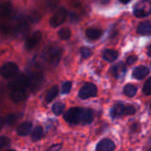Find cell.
<instances>
[{
  "label": "cell",
  "instance_id": "cell-34",
  "mask_svg": "<svg viewBox=\"0 0 151 151\" xmlns=\"http://www.w3.org/2000/svg\"><path fill=\"white\" fill-rule=\"evenodd\" d=\"M69 4H70L71 6H73V7L77 8V7H79V6L81 5V3L79 2V0H71V1L69 2Z\"/></svg>",
  "mask_w": 151,
  "mask_h": 151
},
{
  "label": "cell",
  "instance_id": "cell-9",
  "mask_svg": "<svg viewBox=\"0 0 151 151\" xmlns=\"http://www.w3.org/2000/svg\"><path fill=\"white\" fill-rule=\"evenodd\" d=\"M29 31V24L28 21L26 19L20 20L15 26V33L19 36H24L26 35Z\"/></svg>",
  "mask_w": 151,
  "mask_h": 151
},
{
  "label": "cell",
  "instance_id": "cell-3",
  "mask_svg": "<svg viewBox=\"0 0 151 151\" xmlns=\"http://www.w3.org/2000/svg\"><path fill=\"white\" fill-rule=\"evenodd\" d=\"M19 73L18 65L13 62H6L0 67V75L4 79H12Z\"/></svg>",
  "mask_w": 151,
  "mask_h": 151
},
{
  "label": "cell",
  "instance_id": "cell-19",
  "mask_svg": "<svg viewBox=\"0 0 151 151\" xmlns=\"http://www.w3.org/2000/svg\"><path fill=\"white\" fill-rule=\"evenodd\" d=\"M103 58L106 60V61H109V62H114L117 57H118V53L117 51H116L115 50H111V49H107L103 51Z\"/></svg>",
  "mask_w": 151,
  "mask_h": 151
},
{
  "label": "cell",
  "instance_id": "cell-22",
  "mask_svg": "<svg viewBox=\"0 0 151 151\" xmlns=\"http://www.w3.org/2000/svg\"><path fill=\"white\" fill-rule=\"evenodd\" d=\"M137 93V87L133 84H127L124 88V94L128 97H133Z\"/></svg>",
  "mask_w": 151,
  "mask_h": 151
},
{
  "label": "cell",
  "instance_id": "cell-24",
  "mask_svg": "<svg viewBox=\"0 0 151 151\" xmlns=\"http://www.w3.org/2000/svg\"><path fill=\"white\" fill-rule=\"evenodd\" d=\"M65 109V104L63 103L58 102L53 105V111L55 115H61Z\"/></svg>",
  "mask_w": 151,
  "mask_h": 151
},
{
  "label": "cell",
  "instance_id": "cell-31",
  "mask_svg": "<svg viewBox=\"0 0 151 151\" xmlns=\"http://www.w3.org/2000/svg\"><path fill=\"white\" fill-rule=\"evenodd\" d=\"M136 112V109L132 106V105H128L126 106V109H125V113L126 115H133Z\"/></svg>",
  "mask_w": 151,
  "mask_h": 151
},
{
  "label": "cell",
  "instance_id": "cell-26",
  "mask_svg": "<svg viewBox=\"0 0 151 151\" xmlns=\"http://www.w3.org/2000/svg\"><path fill=\"white\" fill-rule=\"evenodd\" d=\"M12 27L10 26V25H8V24H6V23H2V24H0V32L2 33V34H4V35H8V34H10L11 33V31H12Z\"/></svg>",
  "mask_w": 151,
  "mask_h": 151
},
{
  "label": "cell",
  "instance_id": "cell-28",
  "mask_svg": "<svg viewBox=\"0 0 151 151\" xmlns=\"http://www.w3.org/2000/svg\"><path fill=\"white\" fill-rule=\"evenodd\" d=\"M71 87H72V83L70 81H66L62 84V88H61V92L62 94H69L71 90Z\"/></svg>",
  "mask_w": 151,
  "mask_h": 151
},
{
  "label": "cell",
  "instance_id": "cell-8",
  "mask_svg": "<svg viewBox=\"0 0 151 151\" xmlns=\"http://www.w3.org/2000/svg\"><path fill=\"white\" fill-rule=\"evenodd\" d=\"M42 39V33L39 31H36L35 33H33L26 41V44L25 47L28 50H30L32 49H34L41 41Z\"/></svg>",
  "mask_w": 151,
  "mask_h": 151
},
{
  "label": "cell",
  "instance_id": "cell-23",
  "mask_svg": "<svg viewBox=\"0 0 151 151\" xmlns=\"http://www.w3.org/2000/svg\"><path fill=\"white\" fill-rule=\"evenodd\" d=\"M58 35L61 40H68L71 37V31L68 27H62L59 30Z\"/></svg>",
  "mask_w": 151,
  "mask_h": 151
},
{
  "label": "cell",
  "instance_id": "cell-5",
  "mask_svg": "<svg viewBox=\"0 0 151 151\" xmlns=\"http://www.w3.org/2000/svg\"><path fill=\"white\" fill-rule=\"evenodd\" d=\"M45 57L47 61L50 63V65H56L59 63L61 57V49L57 45L51 46L50 48L47 49Z\"/></svg>",
  "mask_w": 151,
  "mask_h": 151
},
{
  "label": "cell",
  "instance_id": "cell-33",
  "mask_svg": "<svg viewBox=\"0 0 151 151\" xmlns=\"http://www.w3.org/2000/svg\"><path fill=\"white\" fill-rule=\"evenodd\" d=\"M61 149V144H54L45 151H59Z\"/></svg>",
  "mask_w": 151,
  "mask_h": 151
},
{
  "label": "cell",
  "instance_id": "cell-15",
  "mask_svg": "<svg viewBox=\"0 0 151 151\" xmlns=\"http://www.w3.org/2000/svg\"><path fill=\"white\" fill-rule=\"evenodd\" d=\"M32 129V124L30 122H23L21 123L18 128H17V134L20 136H26L28 135Z\"/></svg>",
  "mask_w": 151,
  "mask_h": 151
},
{
  "label": "cell",
  "instance_id": "cell-16",
  "mask_svg": "<svg viewBox=\"0 0 151 151\" xmlns=\"http://www.w3.org/2000/svg\"><path fill=\"white\" fill-rule=\"evenodd\" d=\"M137 33L142 35H151V21H144L137 27Z\"/></svg>",
  "mask_w": 151,
  "mask_h": 151
},
{
  "label": "cell",
  "instance_id": "cell-30",
  "mask_svg": "<svg viewBox=\"0 0 151 151\" xmlns=\"http://www.w3.org/2000/svg\"><path fill=\"white\" fill-rule=\"evenodd\" d=\"M9 142H10V140H9L7 137H5V136L0 137V150H1L4 147L7 146V145L9 144Z\"/></svg>",
  "mask_w": 151,
  "mask_h": 151
},
{
  "label": "cell",
  "instance_id": "cell-6",
  "mask_svg": "<svg viewBox=\"0 0 151 151\" xmlns=\"http://www.w3.org/2000/svg\"><path fill=\"white\" fill-rule=\"evenodd\" d=\"M97 95V88L93 83L85 84L79 90L78 96L81 99H88Z\"/></svg>",
  "mask_w": 151,
  "mask_h": 151
},
{
  "label": "cell",
  "instance_id": "cell-37",
  "mask_svg": "<svg viewBox=\"0 0 151 151\" xmlns=\"http://www.w3.org/2000/svg\"><path fill=\"white\" fill-rule=\"evenodd\" d=\"M3 126H4V121H3V119H1V117H0V131H1L2 128H3Z\"/></svg>",
  "mask_w": 151,
  "mask_h": 151
},
{
  "label": "cell",
  "instance_id": "cell-25",
  "mask_svg": "<svg viewBox=\"0 0 151 151\" xmlns=\"http://www.w3.org/2000/svg\"><path fill=\"white\" fill-rule=\"evenodd\" d=\"M80 53H81L82 57H83L85 59H86V58H89L92 56L93 51H92L91 49H89V48H87V47H82V48L80 49Z\"/></svg>",
  "mask_w": 151,
  "mask_h": 151
},
{
  "label": "cell",
  "instance_id": "cell-21",
  "mask_svg": "<svg viewBox=\"0 0 151 151\" xmlns=\"http://www.w3.org/2000/svg\"><path fill=\"white\" fill-rule=\"evenodd\" d=\"M44 136V129L42 127L40 126H37L36 127L33 131H32V134H31V139L33 142H37L39 141L40 139H42Z\"/></svg>",
  "mask_w": 151,
  "mask_h": 151
},
{
  "label": "cell",
  "instance_id": "cell-29",
  "mask_svg": "<svg viewBox=\"0 0 151 151\" xmlns=\"http://www.w3.org/2000/svg\"><path fill=\"white\" fill-rule=\"evenodd\" d=\"M16 120H17L16 116H15L14 114H10V115H8V117L6 118V124H7L8 126H12V125L15 124Z\"/></svg>",
  "mask_w": 151,
  "mask_h": 151
},
{
  "label": "cell",
  "instance_id": "cell-11",
  "mask_svg": "<svg viewBox=\"0 0 151 151\" xmlns=\"http://www.w3.org/2000/svg\"><path fill=\"white\" fill-rule=\"evenodd\" d=\"M150 73V69L144 65H140L136 67L133 72V77L137 80H143Z\"/></svg>",
  "mask_w": 151,
  "mask_h": 151
},
{
  "label": "cell",
  "instance_id": "cell-40",
  "mask_svg": "<svg viewBox=\"0 0 151 151\" xmlns=\"http://www.w3.org/2000/svg\"><path fill=\"white\" fill-rule=\"evenodd\" d=\"M149 151H151V149H150V150H149Z\"/></svg>",
  "mask_w": 151,
  "mask_h": 151
},
{
  "label": "cell",
  "instance_id": "cell-7",
  "mask_svg": "<svg viewBox=\"0 0 151 151\" xmlns=\"http://www.w3.org/2000/svg\"><path fill=\"white\" fill-rule=\"evenodd\" d=\"M67 18V12L65 9L61 8L58 12H56L50 19V25L53 27H56L60 25H61Z\"/></svg>",
  "mask_w": 151,
  "mask_h": 151
},
{
  "label": "cell",
  "instance_id": "cell-20",
  "mask_svg": "<svg viewBox=\"0 0 151 151\" xmlns=\"http://www.w3.org/2000/svg\"><path fill=\"white\" fill-rule=\"evenodd\" d=\"M58 93H59V88L58 86L54 85L46 93V96H45V101L47 103H50L52 102L57 96H58Z\"/></svg>",
  "mask_w": 151,
  "mask_h": 151
},
{
  "label": "cell",
  "instance_id": "cell-10",
  "mask_svg": "<svg viewBox=\"0 0 151 151\" xmlns=\"http://www.w3.org/2000/svg\"><path fill=\"white\" fill-rule=\"evenodd\" d=\"M96 150L97 151H113L115 150V143L109 139H103L98 143Z\"/></svg>",
  "mask_w": 151,
  "mask_h": 151
},
{
  "label": "cell",
  "instance_id": "cell-39",
  "mask_svg": "<svg viewBox=\"0 0 151 151\" xmlns=\"http://www.w3.org/2000/svg\"><path fill=\"white\" fill-rule=\"evenodd\" d=\"M8 151H16V150H8Z\"/></svg>",
  "mask_w": 151,
  "mask_h": 151
},
{
  "label": "cell",
  "instance_id": "cell-1",
  "mask_svg": "<svg viewBox=\"0 0 151 151\" xmlns=\"http://www.w3.org/2000/svg\"><path fill=\"white\" fill-rule=\"evenodd\" d=\"M64 119L75 125H87L93 120V113L90 109L74 107L70 108L65 114Z\"/></svg>",
  "mask_w": 151,
  "mask_h": 151
},
{
  "label": "cell",
  "instance_id": "cell-4",
  "mask_svg": "<svg viewBox=\"0 0 151 151\" xmlns=\"http://www.w3.org/2000/svg\"><path fill=\"white\" fill-rule=\"evenodd\" d=\"M151 13V3L148 0H142L137 3L133 8V14L138 18L149 16Z\"/></svg>",
  "mask_w": 151,
  "mask_h": 151
},
{
  "label": "cell",
  "instance_id": "cell-41",
  "mask_svg": "<svg viewBox=\"0 0 151 151\" xmlns=\"http://www.w3.org/2000/svg\"><path fill=\"white\" fill-rule=\"evenodd\" d=\"M150 109H151V104H150Z\"/></svg>",
  "mask_w": 151,
  "mask_h": 151
},
{
  "label": "cell",
  "instance_id": "cell-38",
  "mask_svg": "<svg viewBox=\"0 0 151 151\" xmlns=\"http://www.w3.org/2000/svg\"><path fill=\"white\" fill-rule=\"evenodd\" d=\"M121 3H123V4H127V3H129L131 0H119Z\"/></svg>",
  "mask_w": 151,
  "mask_h": 151
},
{
  "label": "cell",
  "instance_id": "cell-12",
  "mask_svg": "<svg viewBox=\"0 0 151 151\" xmlns=\"http://www.w3.org/2000/svg\"><path fill=\"white\" fill-rule=\"evenodd\" d=\"M126 73V66L124 63L119 62L112 67V73L117 79L123 78Z\"/></svg>",
  "mask_w": 151,
  "mask_h": 151
},
{
  "label": "cell",
  "instance_id": "cell-32",
  "mask_svg": "<svg viewBox=\"0 0 151 151\" xmlns=\"http://www.w3.org/2000/svg\"><path fill=\"white\" fill-rule=\"evenodd\" d=\"M136 60H137V57H135V56H130V57L127 58V59H126V64L129 65H133Z\"/></svg>",
  "mask_w": 151,
  "mask_h": 151
},
{
  "label": "cell",
  "instance_id": "cell-2",
  "mask_svg": "<svg viewBox=\"0 0 151 151\" xmlns=\"http://www.w3.org/2000/svg\"><path fill=\"white\" fill-rule=\"evenodd\" d=\"M29 78L27 75L20 73L12 78V80L8 83V87L12 91L24 90L29 85Z\"/></svg>",
  "mask_w": 151,
  "mask_h": 151
},
{
  "label": "cell",
  "instance_id": "cell-35",
  "mask_svg": "<svg viewBox=\"0 0 151 151\" xmlns=\"http://www.w3.org/2000/svg\"><path fill=\"white\" fill-rule=\"evenodd\" d=\"M110 2V0H101V3L102 4H109Z\"/></svg>",
  "mask_w": 151,
  "mask_h": 151
},
{
  "label": "cell",
  "instance_id": "cell-13",
  "mask_svg": "<svg viewBox=\"0 0 151 151\" xmlns=\"http://www.w3.org/2000/svg\"><path fill=\"white\" fill-rule=\"evenodd\" d=\"M125 109L126 106L124 105L122 103H117L116 104L111 110V116L113 118H120L124 115H126L125 113Z\"/></svg>",
  "mask_w": 151,
  "mask_h": 151
},
{
  "label": "cell",
  "instance_id": "cell-17",
  "mask_svg": "<svg viewBox=\"0 0 151 151\" xmlns=\"http://www.w3.org/2000/svg\"><path fill=\"white\" fill-rule=\"evenodd\" d=\"M10 97L14 103H20L26 99L27 95L24 90H13L10 94Z\"/></svg>",
  "mask_w": 151,
  "mask_h": 151
},
{
  "label": "cell",
  "instance_id": "cell-36",
  "mask_svg": "<svg viewBox=\"0 0 151 151\" xmlns=\"http://www.w3.org/2000/svg\"><path fill=\"white\" fill-rule=\"evenodd\" d=\"M147 53H148V56L151 58V44L149 46V48H148V52Z\"/></svg>",
  "mask_w": 151,
  "mask_h": 151
},
{
  "label": "cell",
  "instance_id": "cell-18",
  "mask_svg": "<svg viewBox=\"0 0 151 151\" xmlns=\"http://www.w3.org/2000/svg\"><path fill=\"white\" fill-rule=\"evenodd\" d=\"M12 12V5L9 2L0 4V18L8 17Z\"/></svg>",
  "mask_w": 151,
  "mask_h": 151
},
{
  "label": "cell",
  "instance_id": "cell-27",
  "mask_svg": "<svg viewBox=\"0 0 151 151\" xmlns=\"http://www.w3.org/2000/svg\"><path fill=\"white\" fill-rule=\"evenodd\" d=\"M142 92L146 96L151 95V77L145 82L144 87H143V89H142Z\"/></svg>",
  "mask_w": 151,
  "mask_h": 151
},
{
  "label": "cell",
  "instance_id": "cell-14",
  "mask_svg": "<svg viewBox=\"0 0 151 151\" xmlns=\"http://www.w3.org/2000/svg\"><path fill=\"white\" fill-rule=\"evenodd\" d=\"M102 35V31L99 28H93V27H89L85 31V36L87 39L91 41H95L99 39Z\"/></svg>",
  "mask_w": 151,
  "mask_h": 151
}]
</instances>
